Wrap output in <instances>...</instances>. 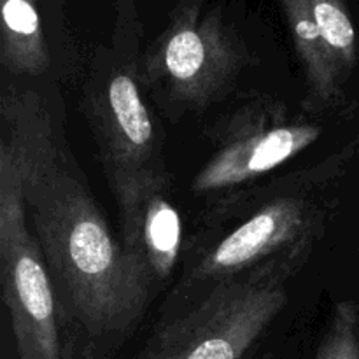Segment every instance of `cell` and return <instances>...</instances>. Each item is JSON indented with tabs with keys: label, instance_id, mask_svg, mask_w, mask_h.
<instances>
[{
	"label": "cell",
	"instance_id": "3957f363",
	"mask_svg": "<svg viewBox=\"0 0 359 359\" xmlns=\"http://www.w3.org/2000/svg\"><path fill=\"white\" fill-rule=\"evenodd\" d=\"M283 277L228 279L163 323L137 359H242L286 305Z\"/></svg>",
	"mask_w": 359,
	"mask_h": 359
},
{
	"label": "cell",
	"instance_id": "ba28073f",
	"mask_svg": "<svg viewBox=\"0 0 359 359\" xmlns=\"http://www.w3.org/2000/svg\"><path fill=\"white\" fill-rule=\"evenodd\" d=\"M121 214L123 249L153 293L174 273L182 248V219L161 168L111 179Z\"/></svg>",
	"mask_w": 359,
	"mask_h": 359
},
{
	"label": "cell",
	"instance_id": "9c48e42d",
	"mask_svg": "<svg viewBox=\"0 0 359 359\" xmlns=\"http://www.w3.org/2000/svg\"><path fill=\"white\" fill-rule=\"evenodd\" d=\"M0 63L11 76H41L49 49L35 0H2Z\"/></svg>",
	"mask_w": 359,
	"mask_h": 359
},
{
	"label": "cell",
	"instance_id": "7a4b0ae2",
	"mask_svg": "<svg viewBox=\"0 0 359 359\" xmlns=\"http://www.w3.org/2000/svg\"><path fill=\"white\" fill-rule=\"evenodd\" d=\"M27 217L18 168L0 144V283L18 359H67L55 286Z\"/></svg>",
	"mask_w": 359,
	"mask_h": 359
},
{
	"label": "cell",
	"instance_id": "6da1fadb",
	"mask_svg": "<svg viewBox=\"0 0 359 359\" xmlns=\"http://www.w3.org/2000/svg\"><path fill=\"white\" fill-rule=\"evenodd\" d=\"M0 116V144L18 168L27 214L55 286L60 321L84 337L86 359H100L133 332L151 291L112 237L41 97L6 86Z\"/></svg>",
	"mask_w": 359,
	"mask_h": 359
},
{
	"label": "cell",
	"instance_id": "5b68a950",
	"mask_svg": "<svg viewBox=\"0 0 359 359\" xmlns=\"http://www.w3.org/2000/svg\"><path fill=\"white\" fill-rule=\"evenodd\" d=\"M323 210L307 196H276L210 245L188 283L210 287L249 276L286 277L321 230Z\"/></svg>",
	"mask_w": 359,
	"mask_h": 359
},
{
	"label": "cell",
	"instance_id": "52a82bcc",
	"mask_svg": "<svg viewBox=\"0 0 359 359\" xmlns=\"http://www.w3.org/2000/svg\"><path fill=\"white\" fill-rule=\"evenodd\" d=\"M139 81L140 70L132 60L105 55L84 88V109L109 179L160 168L156 128Z\"/></svg>",
	"mask_w": 359,
	"mask_h": 359
},
{
	"label": "cell",
	"instance_id": "30bf717a",
	"mask_svg": "<svg viewBox=\"0 0 359 359\" xmlns=\"http://www.w3.org/2000/svg\"><path fill=\"white\" fill-rule=\"evenodd\" d=\"M316 359H359V309L354 302H339L333 307Z\"/></svg>",
	"mask_w": 359,
	"mask_h": 359
},
{
	"label": "cell",
	"instance_id": "277c9868",
	"mask_svg": "<svg viewBox=\"0 0 359 359\" xmlns=\"http://www.w3.org/2000/svg\"><path fill=\"white\" fill-rule=\"evenodd\" d=\"M242 65L244 51L219 14L184 2L147 49L142 77L170 100L202 107L224 91Z\"/></svg>",
	"mask_w": 359,
	"mask_h": 359
},
{
	"label": "cell",
	"instance_id": "8992f818",
	"mask_svg": "<svg viewBox=\"0 0 359 359\" xmlns=\"http://www.w3.org/2000/svg\"><path fill=\"white\" fill-rule=\"evenodd\" d=\"M319 135L318 123L291 114L283 102L256 98L223 123L212 158L193 177V195H216L258 181L304 153Z\"/></svg>",
	"mask_w": 359,
	"mask_h": 359
}]
</instances>
